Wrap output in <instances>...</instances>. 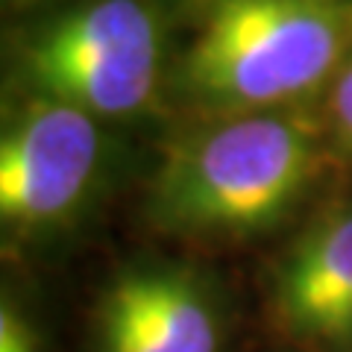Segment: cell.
I'll use <instances>...</instances> for the list:
<instances>
[{
  "mask_svg": "<svg viewBox=\"0 0 352 352\" xmlns=\"http://www.w3.org/2000/svg\"><path fill=\"white\" fill-rule=\"evenodd\" d=\"M314 168V132L302 120L244 115L173 147L153 188V214L191 235H250L288 214Z\"/></svg>",
  "mask_w": 352,
  "mask_h": 352,
  "instance_id": "6da1fadb",
  "label": "cell"
},
{
  "mask_svg": "<svg viewBox=\"0 0 352 352\" xmlns=\"http://www.w3.org/2000/svg\"><path fill=\"white\" fill-rule=\"evenodd\" d=\"M346 12L332 0H220L185 62L191 91L220 109L294 100L335 71Z\"/></svg>",
  "mask_w": 352,
  "mask_h": 352,
  "instance_id": "7a4b0ae2",
  "label": "cell"
},
{
  "mask_svg": "<svg viewBox=\"0 0 352 352\" xmlns=\"http://www.w3.org/2000/svg\"><path fill=\"white\" fill-rule=\"evenodd\" d=\"M100 159L88 112L71 103H30L0 141V214L15 226L56 223L82 200Z\"/></svg>",
  "mask_w": 352,
  "mask_h": 352,
  "instance_id": "3957f363",
  "label": "cell"
},
{
  "mask_svg": "<svg viewBox=\"0 0 352 352\" xmlns=\"http://www.w3.org/2000/svg\"><path fill=\"white\" fill-rule=\"evenodd\" d=\"M220 314L206 285L176 267H132L97 308V352H220Z\"/></svg>",
  "mask_w": 352,
  "mask_h": 352,
  "instance_id": "277c9868",
  "label": "cell"
},
{
  "mask_svg": "<svg viewBox=\"0 0 352 352\" xmlns=\"http://www.w3.org/2000/svg\"><path fill=\"white\" fill-rule=\"evenodd\" d=\"M273 311L294 340L352 349V208L329 214L282 261Z\"/></svg>",
  "mask_w": 352,
  "mask_h": 352,
  "instance_id": "5b68a950",
  "label": "cell"
},
{
  "mask_svg": "<svg viewBox=\"0 0 352 352\" xmlns=\"http://www.w3.org/2000/svg\"><path fill=\"white\" fill-rule=\"evenodd\" d=\"M0 352H38V340L30 320L9 300L0 308Z\"/></svg>",
  "mask_w": 352,
  "mask_h": 352,
  "instance_id": "8992f818",
  "label": "cell"
},
{
  "mask_svg": "<svg viewBox=\"0 0 352 352\" xmlns=\"http://www.w3.org/2000/svg\"><path fill=\"white\" fill-rule=\"evenodd\" d=\"M329 112H332V124L338 129V138L352 150V65L335 82L332 100H329Z\"/></svg>",
  "mask_w": 352,
  "mask_h": 352,
  "instance_id": "52a82bcc",
  "label": "cell"
}]
</instances>
